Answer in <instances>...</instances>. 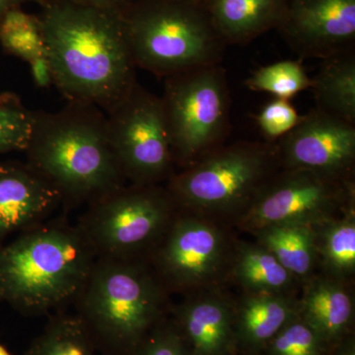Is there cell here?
I'll return each instance as SVG.
<instances>
[{
    "label": "cell",
    "mask_w": 355,
    "mask_h": 355,
    "mask_svg": "<svg viewBox=\"0 0 355 355\" xmlns=\"http://www.w3.org/2000/svg\"><path fill=\"white\" fill-rule=\"evenodd\" d=\"M288 0H210L207 9L225 43L242 44L282 24Z\"/></svg>",
    "instance_id": "18"
},
{
    "label": "cell",
    "mask_w": 355,
    "mask_h": 355,
    "mask_svg": "<svg viewBox=\"0 0 355 355\" xmlns=\"http://www.w3.org/2000/svg\"><path fill=\"white\" fill-rule=\"evenodd\" d=\"M97 349L76 315L51 317L25 355H97Z\"/></svg>",
    "instance_id": "23"
},
{
    "label": "cell",
    "mask_w": 355,
    "mask_h": 355,
    "mask_svg": "<svg viewBox=\"0 0 355 355\" xmlns=\"http://www.w3.org/2000/svg\"><path fill=\"white\" fill-rule=\"evenodd\" d=\"M60 205L58 191L27 163L0 162V245L43 223Z\"/></svg>",
    "instance_id": "15"
},
{
    "label": "cell",
    "mask_w": 355,
    "mask_h": 355,
    "mask_svg": "<svg viewBox=\"0 0 355 355\" xmlns=\"http://www.w3.org/2000/svg\"><path fill=\"white\" fill-rule=\"evenodd\" d=\"M330 347L296 316L272 338L260 355H329Z\"/></svg>",
    "instance_id": "25"
},
{
    "label": "cell",
    "mask_w": 355,
    "mask_h": 355,
    "mask_svg": "<svg viewBox=\"0 0 355 355\" xmlns=\"http://www.w3.org/2000/svg\"><path fill=\"white\" fill-rule=\"evenodd\" d=\"M275 146L280 168L349 179L354 167L355 125L316 108L301 116Z\"/></svg>",
    "instance_id": "12"
},
{
    "label": "cell",
    "mask_w": 355,
    "mask_h": 355,
    "mask_svg": "<svg viewBox=\"0 0 355 355\" xmlns=\"http://www.w3.org/2000/svg\"><path fill=\"white\" fill-rule=\"evenodd\" d=\"M229 279L244 292L291 294L300 284L266 248L259 243L237 242Z\"/></svg>",
    "instance_id": "19"
},
{
    "label": "cell",
    "mask_w": 355,
    "mask_h": 355,
    "mask_svg": "<svg viewBox=\"0 0 355 355\" xmlns=\"http://www.w3.org/2000/svg\"><path fill=\"white\" fill-rule=\"evenodd\" d=\"M0 355H12L10 352H8V349H6V347L0 343Z\"/></svg>",
    "instance_id": "34"
},
{
    "label": "cell",
    "mask_w": 355,
    "mask_h": 355,
    "mask_svg": "<svg viewBox=\"0 0 355 355\" xmlns=\"http://www.w3.org/2000/svg\"><path fill=\"white\" fill-rule=\"evenodd\" d=\"M110 146L127 183L150 186L174 174L162 99L135 83L107 113Z\"/></svg>",
    "instance_id": "10"
},
{
    "label": "cell",
    "mask_w": 355,
    "mask_h": 355,
    "mask_svg": "<svg viewBox=\"0 0 355 355\" xmlns=\"http://www.w3.org/2000/svg\"><path fill=\"white\" fill-rule=\"evenodd\" d=\"M279 169L275 144L239 142L174 173L165 188L178 209L236 220Z\"/></svg>",
    "instance_id": "6"
},
{
    "label": "cell",
    "mask_w": 355,
    "mask_h": 355,
    "mask_svg": "<svg viewBox=\"0 0 355 355\" xmlns=\"http://www.w3.org/2000/svg\"><path fill=\"white\" fill-rule=\"evenodd\" d=\"M26 1L28 0H0V19L11 9L20 8Z\"/></svg>",
    "instance_id": "33"
},
{
    "label": "cell",
    "mask_w": 355,
    "mask_h": 355,
    "mask_svg": "<svg viewBox=\"0 0 355 355\" xmlns=\"http://www.w3.org/2000/svg\"><path fill=\"white\" fill-rule=\"evenodd\" d=\"M298 316L291 294L244 292L235 302V333L239 355H260L273 338Z\"/></svg>",
    "instance_id": "17"
},
{
    "label": "cell",
    "mask_w": 355,
    "mask_h": 355,
    "mask_svg": "<svg viewBox=\"0 0 355 355\" xmlns=\"http://www.w3.org/2000/svg\"><path fill=\"white\" fill-rule=\"evenodd\" d=\"M282 24L302 55L345 53L355 37V0H291Z\"/></svg>",
    "instance_id": "13"
},
{
    "label": "cell",
    "mask_w": 355,
    "mask_h": 355,
    "mask_svg": "<svg viewBox=\"0 0 355 355\" xmlns=\"http://www.w3.org/2000/svg\"><path fill=\"white\" fill-rule=\"evenodd\" d=\"M298 316L331 347L354 333V297L352 282L316 272L302 284Z\"/></svg>",
    "instance_id": "16"
},
{
    "label": "cell",
    "mask_w": 355,
    "mask_h": 355,
    "mask_svg": "<svg viewBox=\"0 0 355 355\" xmlns=\"http://www.w3.org/2000/svg\"><path fill=\"white\" fill-rule=\"evenodd\" d=\"M39 21L53 84L69 102L109 113L137 83L123 12L48 0Z\"/></svg>",
    "instance_id": "1"
},
{
    "label": "cell",
    "mask_w": 355,
    "mask_h": 355,
    "mask_svg": "<svg viewBox=\"0 0 355 355\" xmlns=\"http://www.w3.org/2000/svg\"><path fill=\"white\" fill-rule=\"evenodd\" d=\"M253 234L300 284L319 268L315 232L312 226L277 224L261 228Z\"/></svg>",
    "instance_id": "20"
},
{
    "label": "cell",
    "mask_w": 355,
    "mask_h": 355,
    "mask_svg": "<svg viewBox=\"0 0 355 355\" xmlns=\"http://www.w3.org/2000/svg\"><path fill=\"white\" fill-rule=\"evenodd\" d=\"M301 120L289 100L275 98L266 104L258 116L257 123L268 144H275L291 132Z\"/></svg>",
    "instance_id": "27"
},
{
    "label": "cell",
    "mask_w": 355,
    "mask_h": 355,
    "mask_svg": "<svg viewBox=\"0 0 355 355\" xmlns=\"http://www.w3.org/2000/svg\"><path fill=\"white\" fill-rule=\"evenodd\" d=\"M170 293L144 259H96L76 316L102 355H133L170 317Z\"/></svg>",
    "instance_id": "4"
},
{
    "label": "cell",
    "mask_w": 355,
    "mask_h": 355,
    "mask_svg": "<svg viewBox=\"0 0 355 355\" xmlns=\"http://www.w3.org/2000/svg\"><path fill=\"white\" fill-rule=\"evenodd\" d=\"M0 43L8 53L17 55L28 62L44 53L40 28L1 33Z\"/></svg>",
    "instance_id": "29"
},
{
    "label": "cell",
    "mask_w": 355,
    "mask_h": 355,
    "mask_svg": "<svg viewBox=\"0 0 355 355\" xmlns=\"http://www.w3.org/2000/svg\"><path fill=\"white\" fill-rule=\"evenodd\" d=\"M173 306L172 321L191 355H239L235 333V302L220 291L184 296Z\"/></svg>",
    "instance_id": "14"
},
{
    "label": "cell",
    "mask_w": 355,
    "mask_h": 355,
    "mask_svg": "<svg viewBox=\"0 0 355 355\" xmlns=\"http://www.w3.org/2000/svg\"><path fill=\"white\" fill-rule=\"evenodd\" d=\"M31 74L35 85L40 88L50 87L53 84V73L46 55H39L29 62Z\"/></svg>",
    "instance_id": "30"
},
{
    "label": "cell",
    "mask_w": 355,
    "mask_h": 355,
    "mask_svg": "<svg viewBox=\"0 0 355 355\" xmlns=\"http://www.w3.org/2000/svg\"><path fill=\"white\" fill-rule=\"evenodd\" d=\"M311 88L318 109L355 125V60L352 53L324 58Z\"/></svg>",
    "instance_id": "21"
},
{
    "label": "cell",
    "mask_w": 355,
    "mask_h": 355,
    "mask_svg": "<svg viewBox=\"0 0 355 355\" xmlns=\"http://www.w3.org/2000/svg\"><path fill=\"white\" fill-rule=\"evenodd\" d=\"M135 67L157 76L219 64L225 42L197 0H135L123 11Z\"/></svg>",
    "instance_id": "5"
},
{
    "label": "cell",
    "mask_w": 355,
    "mask_h": 355,
    "mask_svg": "<svg viewBox=\"0 0 355 355\" xmlns=\"http://www.w3.org/2000/svg\"><path fill=\"white\" fill-rule=\"evenodd\" d=\"M329 355H355V335L354 333L343 338L331 347Z\"/></svg>",
    "instance_id": "32"
},
{
    "label": "cell",
    "mask_w": 355,
    "mask_h": 355,
    "mask_svg": "<svg viewBox=\"0 0 355 355\" xmlns=\"http://www.w3.org/2000/svg\"><path fill=\"white\" fill-rule=\"evenodd\" d=\"M246 86L253 91L266 92L279 99L291 100L301 91L311 88L312 79L296 60H284L261 67L247 79Z\"/></svg>",
    "instance_id": "24"
},
{
    "label": "cell",
    "mask_w": 355,
    "mask_h": 355,
    "mask_svg": "<svg viewBox=\"0 0 355 355\" xmlns=\"http://www.w3.org/2000/svg\"><path fill=\"white\" fill-rule=\"evenodd\" d=\"M177 214L166 188L130 184L89 203L77 226L96 259L146 260Z\"/></svg>",
    "instance_id": "7"
},
{
    "label": "cell",
    "mask_w": 355,
    "mask_h": 355,
    "mask_svg": "<svg viewBox=\"0 0 355 355\" xmlns=\"http://www.w3.org/2000/svg\"><path fill=\"white\" fill-rule=\"evenodd\" d=\"M237 242L218 220L178 209L146 260L168 292L184 296L220 291Z\"/></svg>",
    "instance_id": "9"
},
{
    "label": "cell",
    "mask_w": 355,
    "mask_h": 355,
    "mask_svg": "<svg viewBox=\"0 0 355 355\" xmlns=\"http://www.w3.org/2000/svg\"><path fill=\"white\" fill-rule=\"evenodd\" d=\"M133 355H191L171 317L167 318L139 345Z\"/></svg>",
    "instance_id": "28"
},
{
    "label": "cell",
    "mask_w": 355,
    "mask_h": 355,
    "mask_svg": "<svg viewBox=\"0 0 355 355\" xmlns=\"http://www.w3.org/2000/svg\"><path fill=\"white\" fill-rule=\"evenodd\" d=\"M319 270L334 279L352 282L355 272V211L313 227Z\"/></svg>",
    "instance_id": "22"
},
{
    "label": "cell",
    "mask_w": 355,
    "mask_h": 355,
    "mask_svg": "<svg viewBox=\"0 0 355 355\" xmlns=\"http://www.w3.org/2000/svg\"><path fill=\"white\" fill-rule=\"evenodd\" d=\"M76 6L103 9V10L119 11L123 12L132 6L135 0H64Z\"/></svg>",
    "instance_id": "31"
},
{
    "label": "cell",
    "mask_w": 355,
    "mask_h": 355,
    "mask_svg": "<svg viewBox=\"0 0 355 355\" xmlns=\"http://www.w3.org/2000/svg\"><path fill=\"white\" fill-rule=\"evenodd\" d=\"M33 111L12 96L0 97V154L25 151L31 135Z\"/></svg>",
    "instance_id": "26"
},
{
    "label": "cell",
    "mask_w": 355,
    "mask_h": 355,
    "mask_svg": "<svg viewBox=\"0 0 355 355\" xmlns=\"http://www.w3.org/2000/svg\"><path fill=\"white\" fill-rule=\"evenodd\" d=\"M25 153L27 164L58 191L64 207L94 202L127 184L110 146L107 116L92 105L33 111Z\"/></svg>",
    "instance_id": "2"
},
{
    "label": "cell",
    "mask_w": 355,
    "mask_h": 355,
    "mask_svg": "<svg viewBox=\"0 0 355 355\" xmlns=\"http://www.w3.org/2000/svg\"><path fill=\"white\" fill-rule=\"evenodd\" d=\"M354 189L352 178L282 168L235 221L251 233L277 224L314 227L354 209Z\"/></svg>",
    "instance_id": "11"
},
{
    "label": "cell",
    "mask_w": 355,
    "mask_h": 355,
    "mask_svg": "<svg viewBox=\"0 0 355 355\" xmlns=\"http://www.w3.org/2000/svg\"><path fill=\"white\" fill-rule=\"evenodd\" d=\"M161 99L175 165L189 167L222 146L230 108L223 67L207 65L166 77Z\"/></svg>",
    "instance_id": "8"
},
{
    "label": "cell",
    "mask_w": 355,
    "mask_h": 355,
    "mask_svg": "<svg viewBox=\"0 0 355 355\" xmlns=\"http://www.w3.org/2000/svg\"><path fill=\"white\" fill-rule=\"evenodd\" d=\"M96 257L78 226L43 222L0 245V304L41 316L76 300Z\"/></svg>",
    "instance_id": "3"
}]
</instances>
